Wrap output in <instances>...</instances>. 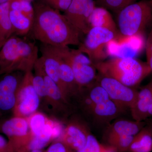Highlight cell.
<instances>
[{
	"mask_svg": "<svg viewBox=\"0 0 152 152\" xmlns=\"http://www.w3.org/2000/svg\"><path fill=\"white\" fill-rule=\"evenodd\" d=\"M33 5L34 18L31 31L36 40L52 46L80 45L81 34L60 11L42 1L34 2Z\"/></svg>",
	"mask_w": 152,
	"mask_h": 152,
	"instance_id": "obj_1",
	"label": "cell"
},
{
	"mask_svg": "<svg viewBox=\"0 0 152 152\" xmlns=\"http://www.w3.org/2000/svg\"><path fill=\"white\" fill-rule=\"evenodd\" d=\"M39 48L32 42L14 35L0 49V75L33 71L38 59Z\"/></svg>",
	"mask_w": 152,
	"mask_h": 152,
	"instance_id": "obj_2",
	"label": "cell"
},
{
	"mask_svg": "<svg viewBox=\"0 0 152 152\" xmlns=\"http://www.w3.org/2000/svg\"><path fill=\"white\" fill-rule=\"evenodd\" d=\"M100 75L115 79L127 86L138 85L151 70L147 63L134 58L115 57L94 64Z\"/></svg>",
	"mask_w": 152,
	"mask_h": 152,
	"instance_id": "obj_3",
	"label": "cell"
},
{
	"mask_svg": "<svg viewBox=\"0 0 152 152\" xmlns=\"http://www.w3.org/2000/svg\"><path fill=\"white\" fill-rule=\"evenodd\" d=\"M118 14L119 31L123 36L140 34L152 22V6L150 1H141L132 4Z\"/></svg>",
	"mask_w": 152,
	"mask_h": 152,
	"instance_id": "obj_4",
	"label": "cell"
},
{
	"mask_svg": "<svg viewBox=\"0 0 152 152\" xmlns=\"http://www.w3.org/2000/svg\"><path fill=\"white\" fill-rule=\"evenodd\" d=\"M56 48L58 53L69 64L76 81L82 90L92 86L97 78L96 69L89 58L78 49H70L69 46Z\"/></svg>",
	"mask_w": 152,
	"mask_h": 152,
	"instance_id": "obj_5",
	"label": "cell"
},
{
	"mask_svg": "<svg viewBox=\"0 0 152 152\" xmlns=\"http://www.w3.org/2000/svg\"><path fill=\"white\" fill-rule=\"evenodd\" d=\"M78 49L94 64L104 61L108 56L107 47L109 42L118 35L110 30L102 27L92 28Z\"/></svg>",
	"mask_w": 152,
	"mask_h": 152,
	"instance_id": "obj_6",
	"label": "cell"
},
{
	"mask_svg": "<svg viewBox=\"0 0 152 152\" xmlns=\"http://www.w3.org/2000/svg\"><path fill=\"white\" fill-rule=\"evenodd\" d=\"M32 71L25 72L18 92L12 113L13 116L28 118L37 111L40 105L39 98L33 84Z\"/></svg>",
	"mask_w": 152,
	"mask_h": 152,
	"instance_id": "obj_7",
	"label": "cell"
},
{
	"mask_svg": "<svg viewBox=\"0 0 152 152\" xmlns=\"http://www.w3.org/2000/svg\"><path fill=\"white\" fill-rule=\"evenodd\" d=\"M15 152H24L32 137L27 118L13 116L0 126Z\"/></svg>",
	"mask_w": 152,
	"mask_h": 152,
	"instance_id": "obj_8",
	"label": "cell"
},
{
	"mask_svg": "<svg viewBox=\"0 0 152 152\" xmlns=\"http://www.w3.org/2000/svg\"><path fill=\"white\" fill-rule=\"evenodd\" d=\"M99 84L107 93L110 99L120 108L132 107L137 98L138 91L115 79L100 74L97 77Z\"/></svg>",
	"mask_w": 152,
	"mask_h": 152,
	"instance_id": "obj_9",
	"label": "cell"
},
{
	"mask_svg": "<svg viewBox=\"0 0 152 152\" xmlns=\"http://www.w3.org/2000/svg\"><path fill=\"white\" fill-rule=\"evenodd\" d=\"M43 73L48 91L47 102L43 110L49 114L50 117L62 123L69 113V102L55 82L47 75L44 68Z\"/></svg>",
	"mask_w": 152,
	"mask_h": 152,
	"instance_id": "obj_10",
	"label": "cell"
},
{
	"mask_svg": "<svg viewBox=\"0 0 152 152\" xmlns=\"http://www.w3.org/2000/svg\"><path fill=\"white\" fill-rule=\"evenodd\" d=\"M95 7L94 0H72L64 15L81 34H87L91 28L90 18Z\"/></svg>",
	"mask_w": 152,
	"mask_h": 152,
	"instance_id": "obj_11",
	"label": "cell"
},
{
	"mask_svg": "<svg viewBox=\"0 0 152 152\" xmlns=\"http://www.w3.org/2000/svg\"><path fill=\"white\" fill-rule=\"evenodd\" d=\"M144 45L142 33L132 36H123L120 34L109 42L107 53L108 56L117 58H134L141 51Z\"/></svg>",
	"mask_w": 152,
	"mask_h": 152,
	"instance_id": "obj_12",
	"label": "cell"
},
{
	"mask_svg": "<svg viewBox=\"0 0 152 152\" xmlns=\"http://www.w3.org/2000/svg\"><path fill=\"white\" fill-rule=\"evenodd\" d=\"M89 134L84 124L75 119L68 123L61 136L57 140L62 142L68 148L77 152L83 148L86 145Z\"/></svg>",
	"mask_w": 152,
	"mask_h": 152,
	"instance_id": "obj_13",
	"label": "cell"
},
{
	"mask_svg": "<svg viewBox=\"0 0 152 152\" xmlns=\"http://www.w3.org/2000/svg\"><path fill=\"white\" fill-rule=\"evenodd\" d=\"M40 51L41 53V56L40 58L42 62L45 72L55 82L61 90L65 97L69 102L65 89L60 78L61 61L54 47L41 44Z\"/></svg>",
	"mask_w": 152,
	"mask_h": 152,
	"instance_id": "obj_14",
	"label": "cell"
},
{
	"mask_svg": "<svg viewBox=\"0 0 152 152\" xmlns=\"http://www.w3.org/2000/svg\"><path fill=\"white\" fill-rule=\"evenodd\" d=\"M152 102V80L138 92L135 103L130 109L135 121L142 122L147 118V112Z\"/></svg>",
	"mask_w": 152,
	"mask_h": 152,
	"instance_id": "obj_15",
	"label": "cell"
},
{
	"mask_svg": "<svg viewBox=\"0 0 152 152\" xmlns=\"http://www.w3.org/2000/svg\"><path fill=\"white\" fill-rule=\"evenodd\" d=\"M53 47L60 57V78L69 100L71 97L80 96L83 91L76 81L72 69L69 64L58 53L56 48Z\"/></svg>",
	"mask_w": 152,
	"mask_h": 152,
	"instance_id": "obj_16",
	"label": "cell"
},
{
	"mask_svg": "<svg viewBox=\"0 0 152 152\" xmlns=\"http://www.w3.org/2000/svg\"><path fill=\"white\" fill-rule=\"evenodd\" d=\"M91 28L102 27L110 30L116 34H119L115 23L111 15L102 7H95L90 18Z\"/></svg>",
	"mask_w": 152,
	"mask_h": 152,
	"instance_id": "obj_17",
	"label": "cell"
},
{
	"mask_svg": "<svg viewBox=\"0 0 152 152\" xmlns=\"http://www.w3.org/2000/svg\"><path fill=\"white\" fill-rule=\"evenodd\" d=\"M142 122L121 120L114 123L109 127L105 136L123 135L134 136L144 128Z\"/></svg>",
	"mask_w": 152,
	"mask_h": 152,
	"instance_id": "obj_18",
	"label": "cell"
},
{
	"mask_svg": "<svg viewBox=\"0 0 152 152\" xmlns=\"http://www.w3.org/2000/svg\"><path fill=\"white\" fill-rule=\"evenodd\" d=\"M94 116L101 121H108L115 118L121 110L118 105L110 99L96 104L88 109Z\"/></svg>",
	"mask_w": 152,
	"mask_h": 152,
	"instance_id": "obj_19",
	"label": "cell"
},
{
	"mask_svg": "<svg viewBox=\"0 0 152 152\" xmlns=\"http://www.w3.org/2000/svg\"><path fill=\"white\" fill-rule=\"evenodd\" d=\"M10 1L0 4V49L6 42L15 34L10 17Z\"/></svg>",
	"mask_w": 152,
	"mask_h": 152,
	"instance_id": "obj_20",
	"label": "cell"
},
{
	"mask_svg": "<svg viewBox=\"0 0 152 152\" xmlns=\"http://www.w3.org/2000/svg\"><path fill=\"white\" fill-rule=\"evenodd\" d=\"M152 134L149 127L143 128L134 136L127 152H151Z\"/></svg>",
	"mask_w": 152,
	"mask_h": 152,
	"instance_id": "obj_21",
	"label": "cell"
},
{
	"mask_svg": "<svg viewBox=\"0 0 152 152\" xmlns=\"http://www.w3.org/2000/svg\"><path fill=\"white\" fill-rule=\"evenodd\" d=\"M25 72L15 71L4 74L0 78V93L17 94Z\"/></svg>",
	"mask_w": 152,
	"mask_h": 152,
	"instance_id": "obj_22",
	"label": "cell"
},
{
	"mask_svg": "<svg viewBox=\"0 0 152 152\" xmlns=\"http://www.w3.org/2000/svg\"><path fill=\"white\" fill-rule=\"evenodd\" d=\"M10 17L16 35H26L31 31L33 22L20 12L10 10Z\"/></svg>",
	"mask_w": 152,
	"mask_h": 152,
	"instance_id": "obj_23",
	"label": "cell"
},
{
	"mask_svg": "<svg viewBox=\"0 0 152 152\" xmlns=\"http://www.w3.org/2000/svg\"><path fill=\"white\" fill-rule=\"evenodd\" d=\"M51 118L43 112L39 110L28 117L32 136L39 135L48 124Z\"/></svg>",
	"mask_w": 152,
	"mask_h": 152,
	"instance_id": "obj_24",
	"label": "cell"
},
{
	"mask_svg": "<svg viewBox=\"0 0 152 152\" xmlns=\"http://www.w3.org/2000/svg\"><path fill=\"white\" fill-rule=\"evenodd\" d=\"M89 88L90 90L88 94L86 99H83L87 108L110 99L107 93L99 83L95 86L92 85Z\"/></svg>",
	"mask_w": 152,
	"mask_h": 152,
	"instance_id": "obj_25",
	"label": "cell"
},
{
	"mask_svg": "<svg viewBox=\"0 0 152 152\" xmlns=\"http://www.w3.org/2000/svg\"><path fill=\"white\" fill-rule=\"evenodd\" d=\"M106 137L108 146L116 152H127L134 136L111 135Z\"/></svg>",
	"mask_w": 152,
	"mask_h": 152,
	"instance_id": "obj_26",
	"label": "cell"
},
{
	"mask_svg": "<svg viewBox=\"0 0 152 152\" xmlns=\"http://www.w3.org/2000/svg\"><path fill=\"white\" fill-rule=\"evenodd\" d=\"M10 10H16L34 22V10L31 2L27 0H11Z\"/></svg>",
	"mask_w": 152,
	"mask_h": 152,
	"instance_id": "obj_27",
	"label": "cell"
},
{
	"mask_svg": "<svg viewBox=\"0 0 152 152\" xmlns=\"http://www.w3.org/2000/svg\"><path fill=\"white\" fill-rule=\"evenodd\" d=\"M137 0H97L100 7L118 14L126 7L135 3Z\"/></svg>",
	"mask_w": 152,
	"mask_h": 152,
	"instance_id": "obj_28",
	"label": "cell"
},
{
	"mask_svg": "<svg viewBox=\"0 0 152 152\" xmlns=\"http://www.w3.org/2000/svg\"><path fill=\"white\" fill-rule=\"evenodd\" d=\"M16 101L17 94L0 93V112H12Z\"/></svg>",
	"mask_w": 152,
	"mask_h": 152,
	"instance_id": "obj_29",
	"label": "cell"
},
{
	"mask_svg": "<svg viewBox=\"0 0 152 152\" xmlns=\"http://www.w3.org/2000/svg\"><path fill=\"white\" fill-rule=\"evenodd\" d=\"M108 148L109 146L102 145L98 141L94 136L89 133L85 146L77 152H105Z\"/></svg>",
	"mask_w": 152,
	"mask_h": 152,
	"instance_id": "obj_30",
	"label": "cell"
},
{
	"mask_svg": "<svg viewBox=\"0 0 152 152\" xmlns=\"http://www.w3.org/2000/svg\"><path fill=\"white\" fill-rule=\"evenodd\" d=\"M53 8L65 12L72 3V0H42Z\"/></svg>",
	"mask_w": 152,
	"mask_h": 152,
	"instance_id": "obj_31",
	"label": "cell"
},
{
	"mask_svg": "<svg viewBox=\"0 0 152 152\" xmlns=\"http://www.w3.org/2000/svg\"><path fill=\"white\" fill-rule=\"evenodd\" d=\"M46 152H75L59 140L54 141L50 144Z\"/></svg>",
	"mask_w": 152,
	"mask_h": 152,
	"instance_id": "obj_32",
	"label": "cell"
},
{
	"mask_svg": "<svg viewBox=\"0 0 152 152\" xmlns=\"http://www.w3.org/2000/svg\"><path fill=\"white\" fill-rule=\"evenodd\" d=\"M147 63L152 72V28L146 42Z\"/></svg>",
	"mask_w": 152,
	"mask_h": 152,
	"instance_id": "obj_33",
	"label": "cell"
},
{
	"mask_svg": "<svg viewBox=\"0 0 152 152\" xmlns=\"http://www.w3.org/2000/svg\"><path fill=\"white\" fill-rule=\"evenodd\" d=\"M152 116V102L150 105L147 112V118Z\"/></svg>",
	"mask_w": 152,
	"mask_h": 152,
	"instance_id": "obj_34",
	"label": "cell"
},
{
	"mask_svg": "<svg viewBox=\"0 0 152 152\" xmlns=\"http://www.w3.org/2000/svg\"><path fill=\"white\" fill-rule=\"evenodd\" d=\"M105 152H116L113 149V148H111V147H110V146H109V148H108V149L107 150V151H106Z\"/></svg>",
	"mask_w": 152,
	"mask_h": 152,
	"instance_id": "obj_35",
	"label": "cell"
},
{
	"mask_svg": "<svg viewBox=\"0 0 152 152\" xmlns=\"http://www.w3.org/2000/svg\"><path fill=\"white\" fill-rule=\"evenodd\" d=\"M45 150L44 149L34 150L29 152H45Z\"/></svg>",
	"mask_w": 152,
	"mask_h": 152,
	"instance_id": "obj_36",
	"label": "cell"
},
{
	"mask_svg": "<svg viewBox=\"0 0 152 152\" xmlns=\"http://www.w3.org/2000/svg\"><path fill=\"white\" fill-rule=\"evenodd\" d=\"M11 1V0H0V4L10 1Z\"/></svg>",
	"mask_w": 152,
	"mask_h": 152,
	"instance_id": "obj_37",
	"label": "cell"
},
{
	"mask_svg": "<svg viewBox=\"0 0 152 152\" xmlns=\"http://www.w3.org/2000/svg\"><path fill=\"white\" fill-rule=\"evenodd\" d=\"M150 129H151V131L152 134V124L149 127Z\"/></svg>",
	"mask_w": 152,
	"mask_h": 152,
	"instance_id": "obj_38",
	"label": "cell"
},
{
	"mask_svg": "<svg viewBox=\"0 0 152 152\" xmlns=\"http://www.w3.org/2000/svg\"><path fill=\"white\" fill-rule=\"evenodd\" d=\"M3 113H1V112H0V118L2 116Z\"/></svg>",
	"mask_w": 152,
	"mask_h": 152,
	"instance_id": "obj_39",
	"label": "cell"
},
{
	"mask_svg": "<svg viewBox=\"0 0 152 152\" xmlns=\"http://www.w3.org/2000/svg\"><path fill=\"white\" fill-rule=\"evenodd\" d=\"M150 3H151V5L152 6V0H151V1H150Z\"/></svg>",
	"mask_w": 152,
	"mask_h": 152,
	"instance_id": "obj_40",
	"label": "cell"
},
{
	"mask_svg": "<svg viewBox=\"0 0 152 152\" xmlns=\"http://www.w3.org/2000/svg\"><path fill=\"white\" fill-rule=\"evenodd\" d=\"M27 1H34V0H27Z\"/></svg>",
	"mask_w": 152,
	"mask_h": 152,
	"instance_id": "obj_41",
	"label": "cell"
},
{
	"mask_svg": "<svg viewBox=\"0 0 152 152\" xmlns=\"http://www.w3.org/2000/svg\"><path fill=\"white\" fill-rule=\"evenodd\" d=\"M45 152H46V150H45Z\"/></svg>",
	"mask_w": 152,
	"mask_h": 152,
	"instance_id": "obj_42",
	"label": "cell"
}]
</instances>
